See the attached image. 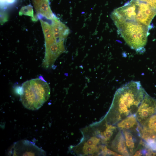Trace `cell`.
Wrapping results in <instances>:
<instances>
[{
	"instance_id": "6da1fadb",
	"label": "cell",
	"mask_w": 156,
	"mask_h": 156,
	"mask_svg": "<svg viewBox=\"0 0 156 156\" xmlns=\"http://www.w3.org/2000/svg\"><path fill=\"white\" fill-rule=\"evenodd\" d=\"M147 94L140 82L132 81L116 91L106 120L114 125L127 117L135 114Z\"/></svg>"
},
{
	"instance_id": "7a4b0ae2",
	"label": "cell",
	"mask_w": 156,
	"mask_h": 156,
	"mask_svg": "<svg viewBox=\"0 0 156 156\" xmlns=\"http://www.w3.org/2000/svg\"><path fill=\"white\" fill-rule=\"evenodd\" d=\"M22 86L23 92L20 95V101L29 110L39 109L50 97V90L48 84L39 78L27 81Z\"/></svg>"
},
{
	"instance_id": "3957f363",
	"label": "cell",
	"mask_w": 156,
	"mask_h": 156,
	"mask_svg": "<svg viewBox=\"0 0 156 156\" xmlns=\"http://www.w3.org/2000/svg\"><path fill=\"white\" fill-rule=\"evenodd\" d=\"M127 44L138 53H143L146 44L148 27L131 21L114 23Z\"/></svg>"
},
{
	"instance_id": "277c9868",
	"label": "cell",
	"mask_w": 156,
	"mask_h": 156,
	"mask_svg": "<svg viewBox=\"0 0 156 156\" xmlns=\"http://www.w3.org/2000/svg\"><path fill=\"white\" fill-rule=\"evenodd\" d=\"M14 156L45 155L44 151L31 142L23 140L16 142L11 150Z\"/></svg>"
},
{
	"instance_id": "5b68a950",
	"label": "cell",
	"mask_w": 156,
	"mask_h": 156,
	"mask_svg": "<svg viewBox=\"0 0 156 156\" xmlns=\"http://www.w3.org/2000/svg\"><path fill=\"white\" fill-rule=\"evenodd\" d=\"M156 111V100L147 94L135 114L137 121L143 126Z\"/></svg>"
},
{
	"instance_id": "8992f818",
	"label": "cell",
	"mask_w": 156,
	"mask_h": 156,
	"mask_svg": "<svg viewBox=\"0 0 156 156\" xmlns=\"http://www.w3.org/2000/svg\"><path fill=\"white\" fill-rule=\"evenodd\" d=\"M65 51L64 41L55 42L45 48L43 67L47 69L51 68L57 58Z\"/></svg>"
},
{
	"instance_id": "52a82bcc",
	"label": "cell",
	"mask_w": 156,
	"mask_h": 156,
	"mask_svg": "<svg viewBox=\"0 0 156 156\" xmlns=\"http://www.w3.org/2000/svg\"><path fill=\"white\" fill-rule=\"evenodd\" d=\"M51 25L53 37L56 42L64 41L70 33L66 26L55 17L51 20Z\"/></svg>"
},
{
	"instance_id": "ba28073f",
	"label": "cell",
	"mask_w": 156,
	"mask_h": 156,
	"mask_svg": "<svg viewBox=\"0 0 156 156\" xmlns=\"http://www.w3.org/2000/svg\"><path fill=\"white\" fill-rule=\"evenodd\" d=\"M32 1L38 16L51 20L56 17L51 10L49 0H32Z\"/></svg>"
},
{
	"instance_id": "9c48e42d",
	"label": "cell",
	"mask_w": 156,
	"mask_h": 156,
	"mask_svg": "<svg viewBox=\"0 0 156 156\" xmlns=\"http://www.w3.org/2000/svg\"><path fill=\"white\" fill-rule=\"evenodd\" d=\"M112 147L121 155L129 156L130 154L126 146L125 137L120 132L118 133L113 141Z\"/></svg>"
},
{
	"instance_id": "30bf717a",
	"label": "cell",
	"mask_w": 156,
	"mask_h": 156,
	"mask_svg": "<svg viewBox=\"0 0 156 156\" xmlns=\"http://www.w3.org/2000/svg\"><path fill=\"white\" fill-rule=\"evenodd\" d=\"M137 120L135 114L131 115L118 122L117 126L120 129L129 131L138 127Z\"/></svg>"
},
{
	"instance_id": "8fae6325",
	"label": "cell",
	"mask_w": 156,
	"mask_h": 156,
	"mask_svg": "<svg viewBox=\"0 0 156 156\" xmlns=\"http://www.w3.org/2000/svg\"><path fill=\"white\" fill-rule=\"evenodd\" d=\"M82 154L84 155H96L99 153L100 149V147L97 146H87L82 145L81 148Z\"/></svg>"
},
{
	"instance_id": "7c38bea8",
	"label": "cell",
	"mask_w": 156,
	"mask_h": 156,
	"mask_svg": "<svg viewBox=\"0 0 156 156\" xmlns=\"http://www.w3.org/2000/svg\"><path fill=\"white\" fill-rule=\"evenodd\" d=\"M156 132V112L151 116L143 126Z\"/></svg>"
},
{
	"instance_id": "4fadbf2b",
	"label": "cell",
	"mask_w": 156,
	"mask_h": 156,
	"mask_svg": "<svg viewBox=\"0 0 156 156\" xmlns=\"http://www.w3.org/2000/svg\"><path fill=\"white\" fill-rule=\"evenodd\" d=\"M101 140V138L99 136H92L88 139L86 141L82 143V145L87 146H97L100 143V141Z\"/></svg>"
},
{
	"instance_id": "5bb4252c",
	"label": "cell",
	"mask_w": 156,
	"mask_h": 156,
	"mask_svg": "<svg viewBox=\"0 0 156 156\" xmlns=\"http://www.w3.org/2000/svg\"><path fill=\"white\" fill-rule=\"evenodd\" d=\"M20 13L33 17V11L32 6L28 5L23 7L21 10Z\"/></svg>"
},
{
	"instance_id": "9a60e30c",
	"label": "cell",
	"mask_w": 156,
	"mask_h": 156,
	"mask_svg": "<svg viewBox=\"0 0 156 156\" xmlns=\"http://www.w3.org/2000/svg\"><path fill=\"white\" fill-rule=\"evenodd\" d=\"M149 6L156 11V0H136Z\"/></svg>"
},
{
	"instance_id": "2e32d148",
	"label": "cell",
	"mask_w": 156,
	"mask_h": 156,
	"mask_svg": "<svg viewBox=\"0 0 156 156\" xmlns=\"http://www.w3.org/2000/svg\"><path fill=\"white\" fill-rule=\"evenodd\" d=\"M15 92L20 95H21L23 92V88L22 86H17L15 88Z\"/></svg>"
},
{
	"instance_id": "e0dca14e",
	"label": "cell",
	"mask_w": 156,
	"mask_h": 156,
	"mask_svg": "<svg viewBox=\"0 0 156 156\" xmlns=\"http://www.w3.org/2000/svg\"><path fill=\"white\" fill-rule=\"evenodd\" d=\"M39 78H40V79H41V80H42V81H46L44 79V78H43V77L41 76H40L39 77Z\"/></svg>"
}]
</instances>
